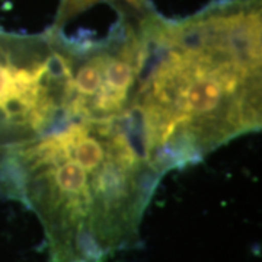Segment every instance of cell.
I'll return each mask as SVG.
<instances>
[{"instance_id": "cell-1", "label": "cell", "mask_w": 262, "mask_h": 262, "mask_svg": "<svg viewBox=\"0 0 262 262\" xmlns=\"http://www.w3.org/2000/svg\"><path fill=\"white\" fill-rule=\"evenodd\" d=\"M261 0H217L187 18L140 15L144 54L130 117L165 177L261 130Z\"/></svg>"}, {"instance_id": "cell-2", "label": "cell", "mask_w": 262, "mask_h": 262, "mask_svg": "<svg viewBox=\"0 0 262 262\" xmlns=\"http://www.w3.org/2000/svg\"><path fill=\"white\" fill-rule=\"evenodd\" d=\"M162 178L130 115L66 117L0 159V192L37 215L48 262H110L137 246Z\"/></svg>"}, {"instance_id": "cell-3", "label": "cell", "mask_w": 262, "mask_h": 262, "mask_svg": "<svg viewBox=\"0 0 262 262\" xmlns=\"http://www.w3.org/2000/svg\"><path fill=\"white\" fill-rule=\"evenodd\" d=\"M70 88L67 37L0 28V159L66 117Z\"/></svg>"}, {"instance_id": "cell-4", "label": "cell", "mask_w": 262, "mask_h": 262, "mask_svg": "<svg viewBox=\"0 0 262 262\" xmlns=\"http://www.w3.org/2000/svg\"><path fill=\"white\" fill-rule=\"evenodd\" d=\"M140 15L118 12V22L101 39L67 37L70 88L66 117L130 115L144 54Z\"/></svg>"}, {"instance_id": "cell-5", "label": "cell", "mask_w": 262, "mask_h": 262, "mask_svg": "<svg viewBox=\"0 0 262 262\" xmlns=\"http://www.w3.org/2000/svg\"><path fill=\"white\" fill-rule=\"evenodd\" d=\"M114 5L118 12L125 13H144L153 9L150 0H60L57 10L56 22L53 28L63 31L66 25L98 5Z\"/></svg>"}]
</instances>
